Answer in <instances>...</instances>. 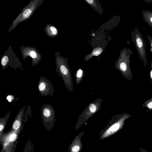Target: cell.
<instances>
[{
	"label": "cell",
	"mask_w": 152,
	"mask_h": 152,
	"mask_svg": "<svg viewBox=\"0 0 152 152\" xmlns=\"http://www.w3.org/2000/svg\"><path fill=\"white\" fill-rule=\"evenodd\" d=\"M102 102V99L99 98L89 104L80 115L75 127V130L99 111Z\"/></svg>",
	"instance_id": "obj_2"
},
{
	"label": "cell",
	"mask_w": 152,
	"mask_h": 152,
	"mask_svg": "<svg viewBox=\"0 0 152 152\" xmlns=\"http://www.w3.org/2000/svg\"><path fill=\"white\" fill-rule=\"evenodd\" d=\"M18 141V140H16L12 145L8 147L4 152H14Z\"/></svg>",
	"instance_id": "obj_15"
},
{
	"label": "cell",
	"mask_w": 152,
	"mask_h": 152,
	"mask_svg": "<svg viewBox=\"0 0 152 152\" xmlns=\"http://www.w3.org/2000/svg\"><path fill=\"white\" fill-rule=\"evenodd\" d=\"M37 2H31L30 5H28L27 7H26L23 10V11L14 21L13 23V25L12 26L13 27L12 28L14 27V26L16 25L18 23L25 19H28L37 7L35 4Z\"/></svg>",
	"instance_id": "obj_8"
},
{
	"label": "cell",
	"mask_w": 152,
	"mask_h": 152,
	"mask_svg": "<svg viewBox=\"0 0 152 152\" xmlns=\"http://www.w3.org/2000/svg\"><path fill=\"white\" fill-rule=\"evenodd\" d=\"M26 105L22 107L17 115L11 128L12 130H17L21 126L24 121V112Z\"/></svg>",
	"instance_id": "obj_10"
},
{
	"label": "cell",
	"mask_w": 152,
	"mask_h": 152,
	"mask_svg": "<svg viewBox=\"0 0 152 152\" xmlns=\"http://www.w3.org/2000/svg\"><path fill=\"white\" fill-rule=\"evenodd\" d=\"M85 1L97 12H99L100 14H102V9L101 4H99V2H96L97 1L86 0Z\"/></svg>",
	"instance_id": "obj_12"
},
{
	"label": "cell",
	"mask_w": 152,
	"mask_h": 152,
	"mask_svg": "<svg viewBox=\"0 0 152 152\" xmlns=\"http://www.w3.org/2000/svg\"><path fill=\"white\" fill-rule=\"evenodd\" d=\"M151 78L152 79V70L151 71Z\"/></svg>",
	"instance_id": "obj_22"
},
{
	"label": "cell",
	"mask_w": 152,
	"mask_h": 152,
	"mask_svg": "<svg viewBox=\"0 0 152 152\" xmlns=\"http://www.w3.org/2000/svg\"><path fill=\"white\" fill-rule=\"evenodd\" d=\"M151 20L152 22V18H151Z\"/></svg>",
	"instance_id": "obj_23"
},
{
	"label": "cell",
	"mask_w": 152,
	"mask_h": 152,
	"mask_svg": "<svg viewBox=\"0 0 152 152\" xmlns=\"http://www.w3.org/2000/svg\"><path fill=\"white\" fill-rule=\"evenodd\" d=\"M84 71L79 68L76 73V83L78 85L82 80L84 74Z\"/></svg>",
	"instance_id": "obj_13"
},
{
	"label": "cell",
	"mask_w": 152,
	"mask_h": 152,
	"mask_svg": "<svg viewBox=\"0 0 152 152\" xmlns=\"http://www.w3.org/2000/svg\"><path fill=\"white\" fill-rule=\"evenodd\" d=\"M15 97L12 95L9 94L6 97L7 100L9 102H13L15 99Z\"/></svg>",
	"instance_id": "obj_17"
},
{
	"label": "cell",
	"mask_w": 152,
	"mask_h": 152,
	"mask_svg": "<svg viewBox=\"0 0 152 152\" xmlns=\"http://www.w3.org/2000/svg\"><path fill=\"white\" fill-rule=\"evenodd\" d=\"M1 63L3 70L5 69L8 66H10L12 68L14 67L15 72L18 67H20L23 70L24 69L22 67V63L15 56L4 55L1 58Z\"/></svg>",
	"instance_id": "obj_7"
},
{
	"label": "cell",
	"mask_w": 152,
	"mask_h": 152,
	"mask_svg": "<svg viewBox=\"0 0 152 152\" xmlns=\"http://www.w3.org/2000/svg\"><path fill=\"white\" fill-rule=\"evenodd\" d=\"M31 147L28 144L27 145L23 152H31Z\"/></svg>",
	"instance_id": "obj_19"
},
{
	"label": "cell",
	"mask_w": 152,
	"mask_h": 152,
	"mask_svg": "<svg viewBox=\"0 0 152 152\" xmlns=\"http://www.w3.org/2000/svg\"><path fill=\"white\" fill-rule=\"evenodd\" d=\"M123 122L116 116L113 117L107 126L99 134V139L102 140L114 134L123 128Z\"/></svg>",
	"instance_id": "obj_3"
},
{
	"label": "cell",
	"mask_w": 152,
	"mask_h": 152,
	"mask_svg": "<svg viewBox=\"0 0 152 152\" xmlns=\"http://www.w3.org/2000/svg\"><path fill=\"white\" fill-rule=\"evenodd\" d=\"M147 107L149 108H152V102H150L148 104Z\"/></svg>",
	"instance_id": "obj_21"
},
{
	"label": "cell",
	"mask_w": 152,
	"mask_h": 152,
	"mask_svg": "<svg viewBox=\"0 0 152 152\" xmlns=\"http://www.w3.org/2000/svg\"><path fill=\"white\" fill-rule=\"evenodd\" d=\"M10 114V111H9L4 117L0 118V136L3 132Z\"/></svg>",
	"instance_id": "obj_11"
},
{
	"label": "cell",
	"mask_w": 152,
	"mask_h": 152,
	"mask_svg": "<svg viewBox=\"0 0 152 152\" xmlns=\"http://www.w3.org/2000/svg\"><path fill=\"white\" fill-rule=\"evenodd\" d=\"M38 90L42 96H51L55 92L52 84L46 77L43 76L39 78Z\"/></svg>",
	"instance_id": "obj_6"
},
{
	"label": "cell",
	"mask_w": 152,
	"mask_h": 152,
	"mask_svg": "<svg viewBox=\"0 0 152 152\" xmlns=\"http://www.w3.org/2000/svg\"><path fill=\"white\" fill-rule=\"evenodd\" d=\"M120 67L121 70L123 71H125L126 69L127 66L124 62H122L120 63Z\"/></svg>",
	"instance_id": "obj_16"
},
{
	"label": "cell",
	"mask_w": 152,
	"mask_h": 152,
	"mask_svg": "<svg viewBox=\"0 0 152 152\" xmlns=\"http://www.w3.org/2000/svg\"><path fill=\"white\" fill-rule=\"evenodd\" d=\"M85 132L84 131L77 135L68 148V152H80L83 147L81 139Z\"/></svg>",
	"instance_id": "obj_9"
},
{
	"label": "cell",
	"mask_w": 152,
	"mask_h": 152,
	"mask_svg": "<svg viewBox=\"0 0 152 152\" xmlns=\"http://www.w3.org/2000/svg\"><path fill=\"white\" fill-rule=\"evenodd\" d=\"M67 60L62 56H56V71L62 78L67 89L72 91L73 84Z\"/></svg>",
	"instance_id": "obj_1"
},
{
	"label": "cell",
	"mask_w": 152,
	"mask_h": 152,
	"mask_svg": "<svg viewBox=\"0 0 152 152\" xmlns=\"http://www.w3.org/2000/svg\"><path fill=\"white\" fill-rule=\"evenodd\" d=\"M23 123L18 129L15 130L10 129L6 133L4 132L0 136V144L2 149L0 152H4L9 147L12 145L19 138V134L23 127Z\"/></svg>",
	"instance_id": "obj_5"
},
{
	"label": "cell",
	"mask_w": 152,
	"mask_h": 152,
	"mask_svg": "<svg viewBox=\"0 0 152 152\" xmlns=\"http://www.w3.org/2000/svg\"><path fill=\"white\" fill-rule=\"evenodd\" d=\"M140 152H149L145 149L141 147H140Z\"/></svg>",
	"instance_id": "obj_20"
},
{
	"label": "cell",
	"mask_w": 152,
	"mask_h": 152,
	"mask_svg": "<svg viewBox=\"0 0 152 152\" xmlns=\"http://www.w3.org/2000/svg\"><path fill=\"white\" fill-rule=\"evenodd\" d=\"M47 30L48 34L50 36H56L58 33L57 29L53 26H50L47 27Z\"/></svg>",
	"instance_id": "obj_14"
},
{
	"label": "cell",
	"mask_w": 152,
	"mask_h": 152,
	"mask_svg": "<svg viewBox=\"0 0 152 152\" xmlns=\"http://www.w3.org/2000/svg\"><path fill=\"white\" fill-rule=\"evenodd\" d=\"M41 113L43 124L48 131H50L56 122L55 110L50 104H45L42 107Z\"/></svg>",
	"instance_id": "obj_4"
},
{
	"label": "cell",
	"mask_w": 152,
	"mask_h": 152,
	"mask_svg": "<svg viewBox=\"0 0 152 152\" xmlns=\"http://www.w3.org/2000/svg\"><path fill=\"white\" fill-rule=\"evenodd\" d=\"M136 42L137 45L139 47H141L142 46L143 43L140 38H137L136 40Z\"/></svg>",
	"instance_id": "obj_18"
}]
</instances>
